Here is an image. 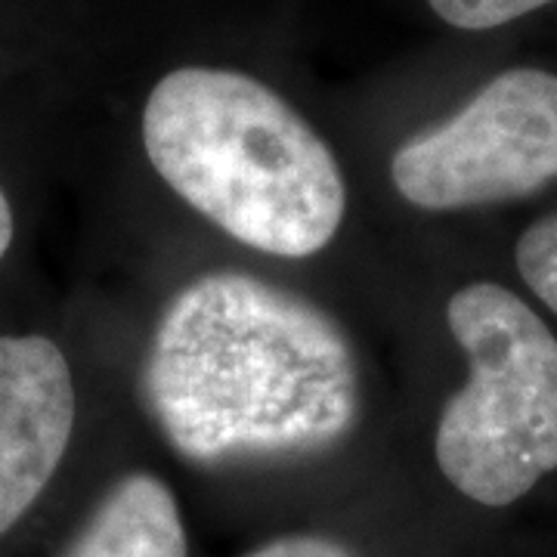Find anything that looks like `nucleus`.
<instances>
[{
  "label": "nucleus",
  "instance_id": "f257e3e1",
  "mask_svg": "<svg viewBox=\"0 0 557 557\" xmlns=\"http://www.w3.org/2000/svg\"><path fill=\"white\" fill-rule=\"evenodd\" d=\"M143 397L199 465L313 456L359 421V369L317 304L245 273H208L164 307Z\"/></svg>",
  "mask_w": 557,
  "mask_h": 557
},
{
  "label": "nucleus",
  "instance_id": "f03ea898",
  "mask_svg": "<svg viewBox=\"0 0 557 557\" xmlns=\"http://www.w3.org/2000/svg\"><path fill=\"white\" fill-rule=\"evenodd\" d=\"M159 177L248 248L310 258L335 239L347 186L325 139L251 75L177 69L143 109Z\"/></svg>",
  "mask_w": 557,
  "mask_h": 557
},
{
  "label": "nucleus",
  "instance_id": "7ed1b4c3",
  "mask_svg": "<svg viewBox=\"0 0 557 557\" xmlns=\"http://www.w3.org/2000/svg\"><path fill=\"white\" fill-rule=\"evenodd\" d=\"M446 322L471 372L440 412L437 465L461 496L505 508L557 468V338L493 282L458 288Z\"/></svg>",
  "mask_w": 557,
  "mask_h": 557
},
{
  "label": "nucleus",
  "instance_id": "20e7f679",
  "mask_svg": "<svg viewBox=\"0 0 557 557\" xmlns=\"http://www.w3.org/2000/svg\"><path fill=\"white\" fill-rule=\"evenodd\" d=\"M409 205L458 211L520 199L557 180V75L502 72L440 127L409 137L391 159Z\"/></svg>",
  "mask_w": 557,
  "mask_h": 557
},
{
  "label": "nucleus",
  "instance_id": "39448f33",
  "mask_svg": "<svg viewBox=\"0 0 557 557\" xmlns=\"http://www.w3.org/2000/svg\"><path fill=\"white\" fill-rule=\"evenodd\" d=\"M75 431L69 359L44 335L0 338V536L38 502Z\"/></svg>",
  "mask_w": 557,
  "mask_h": 557
},
{
  "label": "nucleus",
  "instance_id": "423d86ee",
  "mask_svg": "<svg viewBox=\"0 0 557 557\" xmlns=\"http://www.w3.org/2000/svg\"><path fill=\"white\" fill-rule=\"evenodd\" d=\"M65 557H186L177 498L152 474L121 478Z\"/></svg>",
  "mask_w": 557,
  "mask_h": 557
},
{
  "label": "nucleus",
  "instance_id": "0eeeda50",
  "mask_svg": "<svg viewBox=\"0 0 557 557\" xmlns=\"http://www.w3.org/2000/svg\"><path fill=\"white\" fill-rule=\"evenodd\" d=\"M518 270L552 313H557V214L533 223L518 239Z\"/></svg>",
  "mask_w": 557,
  "mask_h": 557
},
{
  "label": "nucleus",
  "instance_id": "6e6552de",
  "mask_svg": "<svg viewBox=\"0 0 557 557\" xmlns=\"http://www.w3.org/2000/svg\"><path fill=\"white\" fill-rule=\"evenodd\" d=\"M428 3L443 22L465 32H483L520 20L552 0H428Z\"/></svg>",
  "mask_w": 557,
  "mask_h": 557
},
{
  "label": "nucleus",
  "instance_id": "1a4fd4ad",
  "mask_svg": "<svg viewBox=\"0 0 557 557\" xmlns=\"http://www.w3.org/2000/svg\"><path fill=\"white\" fill-rule=\"evenodd\" d=\"M245 557H357L344 542L329 536H285L267 542Z\"/></svg>",
  "mask_w": 557,
  "mask_h": 557
},
{
  "label": "nucleus",
  "instance_id": "9d476101",
  "mask_svg": "<svg viewBox=\"0 0 557 557\" xmlns=\"http://www.w3.org/2000/svg\"><path fill=\"white\" fill-rule=\"evenodd\" d=\"M13 208H10V201L3 196V189H0V260L3 255L10 251V245H13Z\"/></svg>",
  "mask_w": 557,
  "mask_h": 557
}]
</instances>
